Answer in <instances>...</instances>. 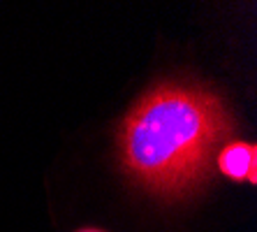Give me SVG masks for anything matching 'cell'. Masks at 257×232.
Returning a JSON list of instances; mask_svg holds the SVG:
<instances>
[{
    "label": "cell",
    "mask_w": 257,
    "mask_h": 232,
    "mask_svg": "<svg viewBox=\"0 0 257 232\" xmlns=\"http://www.w3.org/2000/svg\"><path fill=\"white\" fill-rule=\"evenodd\" d=\"M255 144L245 142H234L220 151L218 165L227 177L232 179H248L250 184H255Z\"/></svg>",
    "instance_id": "obj_2"
},
{
    "label": "cell",
    "mask_w": 257,
    "mask_h": 232,
    "mask_svg": "<svg viewBox=\"0 0 257 232\" xmlns=\"http://www.w3.org/2000/svg\"><path fill=\"white\" fill-rule=\"evenodd\" d=\"M84 232H100V230H84Z\"/></svg>",
    "instance_id": "obj_3"
},
{
    "label": "cell",
    "mask_w": 257,
    "mask_h": 232,
    "mask_svg": "<svg viewBox=\"0 0 257 232\" xmlns=\"http://www.w3.org/2000/svg\"><path fill=\"white\" fill-rule=\"evenodd\" d=\"M232 130L222 100L197 84H160L127 112L120 161L137 184L179 197L209 177L211 156Z\"/></svg>",
    "instance_id": "obj_1"
}]
</instances>
